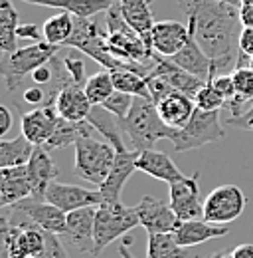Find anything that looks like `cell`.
<instances>
[{
  "label": "cell",
  "mask_w": 253,
  "mask_h": 258,
  "mask_svg": "<svg viewBox=\"0 0 253 258\" xmlns=\"http://www.w3.org/2000/svg\"><path fill=\"white\" fill-rule=\"evenodd\" d=\"M95 127L87 121H69V119H63L60 117L58 125L54 135L50 137V141L46 143L48 149H62V147H69V145H75L81 137H93Z\"/></svg>",
  "instance_id": "obj_27"
},
{
  "label": "cell",
  "mask_w": 253,
  "mask_h": 258,
  "mask_svg": "<svg viewBox=\"0 0 253 258\" xmlns=\"http://www.w3.org/2000/svg\"><path fill=\"white\" fill-rule=\"evenodd\" d=\"M58 121H60V115H58L56 105L34 107L22 115L20 131L34 145H46L50 141V137L54 135Z\"/></svg>",
  "instance_id": "obj_14"
},
{
  "label": "cell",
  "mask_w": 253,
  "mask_h": 258,
  "mask_svg": "<svg viewBox=\"0 0 253 258\" xmlns=\"http://www.w3.org/2000/svg\"><path fill=\"white\" fill-rule=\"evenodd\" d=\"M16 34H18V38L32 40V42H42V36H44V32H40V28L36 24H20Z\"/></svg>",
  "instance_id": "obj_41"
},
{
  "label": "cell",
  "mask_w": 253,
  "mask_h": 258,
  "mask_svg": "<svg viewBox=\"0 0 253 258\" xmlns=\"http://www.w3.org/2000/svg\"><path fill=\"white\" fill-rule=\"evenodd\" d=\"M153 2H157V0H149V4H153Z\"/></svg>",
  "instance_id": "obj_50"
},
{
  "label": "cell",
  "mask_w": 253,
  "mask_h": 258,
  "mask_svg": "<svg viewBox=\"0 0 253 258\" xmlns=\"http://www.w3.org/2000/svg\"><path fill=\"white\" fill-rule=\"evenodd\" d=\"M214 84H216V88L221 92V96L225 97V101H229V99H233L235 97V82H233V76L231 74H221V76H216L214 78Z\"/></svg>",
  "instance_id": "obj_39"
},
{
  "label": "cell",
  "mask_w": 253,
  "mask_h": 258,
  "mask_svg": "<svg viewBox=\"0 0 253 258\" xmlns=\"http://www.w3.org/2000/svg\"><path fill=\"white\" fill-rule=\"evenodd\" d=\"M133 101H135V96L125 94V92H115L113 96L103 103V107L109 109L111 113H115L117 117L125 119L126 115H129V111H131V107H133Z\"/></svg>",
  "instance_id": "obj_37"
},
{
  "label": "cell",
  "mask_w": 253,
  "mask_h": 258,
  "mask_svg": "<svg viewBox=\"0 0 253 258\" xmlns=\"http://www.w3.org/2000/svg\"><path fill=\"white\" fill-rule=\"evenodd\" d=\"M237 12H239V22H241V26H243V28H253V6L241 4V6L237 8Z\"/></svg>",
  "instance_id": "obj_43"
},
{
  "label": "cell",
  "mask_w": 253,
  "mask_h": 258,
  "mask_svg": "<svg viewBox=\"0 0 253 258\" xmlns=\"http://www.w3.org/2000/svg\"><path fill=\"white\" fill-rule=\"evenodd\" d=\"M137 157L139 151L137 149H125V151H117L115 163L105 179V183L99 187V191L103 193L105 201H121L123 187L126 185L129 177L137 171Z\"/></svg>",
  "instance_id": "obj_16"
},
{
  "label": "cell",
  "mask_w": 253,
  "mask_h": 258,
  "mask_svg": "<svg viewBox=\"0 0 253 258\" xmlns=\"http://www.w3.org/2000/svg\"><path fill=\"white\" fill-rule=\"evenodd\" d=\"M123 127L133 149L137 151L153 149L157 141L172 139L176 133V127H170L162 121L157 103L151 97L143 96H135L133 107L123 119Z\"/></svg>",
  "instance_id": "obj_2"
},
{
  "label": "cell",
  "mask_w": 253,
  "mask_h": 258,
  "mask_svg": "<svg viewBox=\"0 0 253 258\" xmlns=\"http://www.w3.org/2000/svg\"><path fill=\"white\" fill-rule=\"evenodd\" d=\"M237 44H239V52L253 58V28H241Z\"/></svg>",
  "instance_id": "obj_42"
},
{
  "label": "cell",
  "mask_w": 253,
  "mask_h": 258,
  "mask_svg": "<svg viewBox=\"0 0 253 258\" xmlns=\"http://www.w3.org/2000/svg\"><path fill=\"white\" fill-rule=\"evenodd\" d=\"M249 66H251V68H253V58H251V62H249Z\"/></svg>",
  "instance_id": "obj_51"
},
{
  "label": "cell",
  "mask_w": 253,
  "mask_h": 258,
  "mask_svg": "<svg viewBox=\"0 0 253 258\" xmlns=\"http://www.w3.org/2000/svg\"><path fill=\"white\" fill-rule=\"evenodd\" d=\"M172 62L178 64L180 68H184L190 74L198 76L200 80H208V76L212 74V60H210V56L202 50V46L196 42L194 36H190L188 44H186L176 56H172Z\"/></svg>",
  "instance_id": "obj_26"
},
{
  "label": "cell",
  "mask_w": 253,
  "mask_h": 258,
  "mask_svg": "<svg viewBox=\"0 0 253 258\" xmlns=\"http://www.w3.org/2000/svg\"><path fill=\"white\" fill-rule=\"evenodd\" d=\"M137 213H139V221L141 226L153 234V232H174L178 225L182 223L176 213L172 211L170 203H164L153 195H145L137 205Z\"/></svg>",
  "instance_id": "obj_11"
},
{
  "label": "cell",
  "mask_w": 253,
  "mask_h": 258,
  "mask_svg": "<svg viewBox=\"0 0 253 258\" xmlns=\"http://www.w3.org/2000/svg\"><path fill=\"white\" fill-rule=\"evenodd\" d=\"M105 40L109 52L123 60V62H135V64H151L155 58L153 46L141 38L129 24L125 22L121 14L119 0L111 4V8L105 10Z\"/></svg>",
  "instance_id": "obj_3"
},
{
  "label": "cell",
  "mask_w": 253,
  "mask_h": 258,
  "mask_svg": "<svg viewBox=\"0 0 253 258\" xmlns=\"http://www.w3.org/2000/svg\"><path fill=\"white\" fill-rule=\"evenodd\" d=\"M18 211H22L28 219L36 226L48 230V232H54V234H60L63 236L65 234V228H67V213H63L62 209H58L56 205L48 203L46 199L42 197H28L16 205Z\"/></svg>",
  "instance_id": "obj_12"
},
{
  "label": "cell",
  "mask_w": 253,
  "mask_h": 258,
  "mask_svg": "<svg viewBox=\"0 0 253 258\" xmlns=\"http://www.w3.org/2000/svg\"><path fill=\"white\" fill-rule=\"evenodd\" d=\"M225 123H229L231 127H235V129L253 131V103H251V107H247L243 113H239V115H231Z\"/></svg>",
  "instance_id": "obj_40"
},
{
  "label": "cell",
  "mask_w": 253,
  "mask_h": 258,
  "mask_svg": "<svg viewBox=\"0 0 253 258\" xmlns=\"http://www.w3.org/2000/svg\"><path fill=\"white\" fill-rule=\"evenodd\" d=\"M235 82V96L243 97L245 101H253V68L251 66H239L231 72Z\"/></svg>",
  "instance_id": "obj_36"
},
{
  "label": "cell",
  "mask_w": 253,
  "mask_h": 258,
  "mask_svg": "<svg viewBox=\"0 0 253 258\" xmlns=\"http://www.w3.org/2000/svg\"><path fill=\"white\" fill-rule=\"evenodd\" d=\"M227 232H229L227 225H214V223H208L204 219H196V221H182L178 228L174 230V238L180 246L192 248V246H198L202 242L221 238Z\"/></svg>",
  "instance_id": "obj_21"
},
{
  "label": "cell",
  "mask_w": 253,
  "mask_h": 258,
  "mask_svg": "<svg viewBox=\"0 0 253 258\" xmlns=\"http://www.w3.org/2000/svg\"><path fill=\"white\" fill-rule=\"evenodd\" d=\"M216 2H223V4H229V6H235V8H239V4H241V0H216Z\"/></svg>",
  "instance_id": "obj_47"
},
{
  "label": "cell",
  "mask_w": 253,
  "mask_h": 258,
  "mask_svg": "<svg viewBox=\"0 0 253 258\" xmlns=\"http://www.w3.org/2000/svg\"><path fill=\"white\" fill-rule=\"evenodd\" d=\"M18 12L12 6V0H0V50L14 52L18 38Z\"/></svg>",
  "instance_id": "obj_32"
},
{
  "label": "cell",
  "mask_w": 253,
  "mask_h": 258,
  "mask_svg": "<svg viewBox=\"0 0 253 258\" xmlns=\"http://www.w3.org/2000/svg\"><path fill=\"white\" fill-rule=\"evenodd\" d=\"M241 4H249V6H253V0H241ZM239 4V6H241Z\"/></svg>",
  "instance_id": "obj_48"
},
{
  "label": "cell",
  "mask_w": 253,
  "mask_h": 258,
  "mask_svg": "<svg viewBox=\"0 0 253 258\" xmlns=\"http://www.w3.org/2000/svg\"><path fill=\"white\" fill-rule=\"evenodd\" d=\"M73 26H75V16L71 12H60L52 18H48L44 22V42L54 44V46H65V42L71 38L73 34Z\"/></svg>",
  "instance_id": "obj_29"
},
{
  "label": "cell",
  "mask_w": 253,
  "mask_h": 258,
  "mask_svg": "<svg viewBox=\"0 0 253 258\" xmlns=\"http://www.w3.org/2000/svg\"><path fill=\"white\" fill-rule=\"evenodd\" d=\"M153 72L158 74L162 80H166L174 90L186 94V96L196 97V94L202 90V86L206 84V80H200L198 76L186 72L184 68H180L178 64L172 62V58H166V56H160L155 52V66H153Z\"/></svg>",
  "instance_id": "obj_18"
},
{
  "label": "cell",
  "mask_w": 253,
  "mask_h": 258,
  "mask_svg": "<svg viewBox=\"0 0 253 258\" xmlns=\"http://www.w3.org/2000/svg\"><path fill=\"white\" fill-rule=\"evenodd\" d=\"M131 242H133V236H131V234H126L125 238H123V242H121V248H119V254H121V258H135L133 254H131V250H129Z\"/></svg>",
  "instance_id": "obj_46"
},
{
  "label": "cell",
  "mask_w": 253,
  "mask_h": 258,
  "mask_svg": "<svg viewBox=\"0 0 253 258\" xmlns=\"http://www.w3.org/2000/svg\"><path fill=\"white\" fill-rule=\"evenodd\" d=\"M87 121L95 127L99 135H103L105 139H109V143L115 147V151H125V127H123V119L117 117L115 113H111L109 109H105L103 105H93V109L87 115Z\"/></svg>",
  "instance_id": "obj_24"
},
{
  "label": "cell",
  "mask_w": 253,
  "mask_h": 258,
  "mask_svg": "<svg viewBox=\"0 0 253 258\" xmlns=\"http://www.w3.org/2000/svg\"><path fill=\"white\" fill-rule=\"evenodd\" d=\"M119 6H121V14H123L126 24L151 44L155 20H153L149 0H119Z\"/></svg>",
  "instance_id": "obj_25"
},
{
  "label": "cell",
  "mask_w": 253,
  "mask_h": 258,
  "mask_svg": "<svg viewBox=\"0 0 253 258\" xmlns=\"http://www.w3.org/2000/svg\"><path fill=\"white\" fill-rule=\"evenodd\" d=\"M137 171H143V173L155 177L158 181H164V183H168V185H170V183H176V181H180V179L186 177L164 151H158V149H145V151H139V157H137Z\"/></svg>",
  "instance_id": "obj_19"
},
{
  "label": "cell",
  "mask_w": 253,
  "mask_h": 258,
  "mask_svg": "<svg viewBox=\"0 0 253 258\" xmlns=\"http://www.w3.org/2000/svg\"><path fill=\"white\" fill-rule=\"evenodd\" d=\"M95 213H97V207H83V209L67 213V228H65L63 238L71 246H75L79 252L93 254Z\"/></svg>",
  "instance_id": "obj_13"
},
{
  "label": "cell",
  "mask_w": 253,
  "mask_h": 258,
  "mask_svg": "<svg viewBox=\"0 0 253 258\" xmlns=\"http://www.w3.org/2000/svg\"><path fill=\"white\" fill-rule=\"evenodd\" d=\"M83 90H85V94H87L89 101H91L93 105H103L109 97L117 92V90H115V84H113L111 70L97 72L91 78H87Z\"/></svg>",
  "instance_id": "obj_34"
},
{
  "label": "cell",
  "mask_w": 253,
  "mask_h": 258,
  "mask_svg": "<svg viewBox=\"0 0 253 258\" xmlns=\"http://www.w3.org/2000/svg\"><path fill=\"white\" fill-rule=\"evenodd\" d=\"M221 258H235L233 254H221Z\"/></svg>",
  "instance_id": "obj_49"
},
{
  "label": "cell",
  "mask_w": 253,
  "mask_h": 258,
  "mask_svg": "<svg viewBox=\"0 0 253 258\" xmlns=\"http://www.w3.org/2000/svg\"><path fill=\"white\" fill-rule=\"evenodd\" d=\"M139 225L137 207H126L121 201H103L95 213L93 256H99L113 240L125 238Z\"/></svg>",
  "instance_id": "obj_4"
},
{
  "label": "cell",
  "mask_w": 253,
  "mask_h": 258,
  "mask_svg": "<svg viewBox=\"0 0 253 258\" xmlns=\"http://www.w3.org/2000/svg\"><path fill=\"white\" fill-rule=\"evenodd\" d=\"M247 205V199L237 185L216 187L204 201V221L214 225H229L237 221Z\"/></svg>",
  "instance_id": "obj_8"
},
{
  "label": "cell",
  "mask_w": 253,
  "mask_h": 258,
  "mask_svg": "<svg viewBox=\"0 0 253 258\" xmlns=\"http://www.w3.org/2000/svg\"><path fill=\"white\" fill-rule=\"evenodd\" d=\"M34 258H42V256H34Z\"/></svg>",
  "instance_id": "obj_52"
},
{
  "label": "cell",
  "mask_w": 253,
  "mask_h": 258,
  "mask_svg": "<svg viewBox=\"0 0 253 258\" xmlns=\"http://www.w3.org/2000/svg\"><path fill=\"white\" fill-rule=\"evenodd\" d=\"M73 147H75L73 173L95 187H101L115 163L117 155L115 147L95 137H81Z\"/></svg>",
  "instance_id": "obj_6"
},
{
  "label": "cell",
  "mask_w": 253,
  "mask_h": 258,
  "mask_svg": "<svg viewBox=\"0 0 253 258\" xmlns=\"http://www.w3.org/2000/svg\"><path fill=\"white\" fill-rule=\"evenodd\" d=\"M223 137H225V131L221 127L218 111H204L196 107L188 123L184 127L176 129L170 141L176 153H184L192 149H200L208 143H218Z\"/></svg>",
  "instance_id": "obj_7"
},
{
  "label": "cell",
  "mask_w": 253,
  "mask_h": 258,
  "mask_svg": "<svg viewBox=\"0 0 253 258\" xmlns=\"http://www.w3.org/2000/svg\"><path fill=\"white\" fill-rule=\"evenodd\" d=\"M34 143H30L24 135L6 141H0V169L2 167H18V165H26L30 161L32 153H34Z\"/></svg>",
  "instance_id": "obj_30"
},
{
  "label": "cell",
  "mask_w": 253,
  "mask_h": 258,
  "mask_svg": "<svg viewBox=\"0 0 253 258\" xmlns=\"http://www.w3.org/2000/svg\"><path fill=\"white\" fill-rule=\"evenodd\" d=\"M111 76H113V84H115L117 92H125V94H131V96L151 97L147 76H143L141 72H135V70H111Z\"/></svg>",
  "instance_id": "obj_33"
},
{
  "label": "cell",
  "mask_w": 253,
  "mask_h": 258,
  "mask_svg": "<svg viewBox=\"0 0 253 258\" xmlns=\"http://www.w3.org/2000/svg\"><path fill=\"white\" fill-rule=\"evenodd\" d=\"M198 179L200 173H194L192 177H184L168 185V193H170L168 203L180 221L204 219V201L200 197Z\"/></svg>",
  "instance_id": "obj_9"
},
{
  "label": "cell",
  "mask_w": 253,
  "mask_h": 258,
  "mask_svg": "<svg viewBox=\"0 0 253 258\" xmlns=\"http://www.w3.org/2000/svg\"><path fill=\"white\" fill-rule=\"evenodd\" d=\"M36 6H52V8H62L65 12H71L77 18H91L99 12H105L111 8L115 0H22Z\"/></svg>",
  "instance_id": "obj_28"
},
{
  "label": "cell",
  "mask_w": 253,
  "mask_h": 258,
  "mask_svg": "<svg viewBox=\"0 0 253 258\" xmlns=\"http://www.w3.org/2000/svg\"><path fill=\"white\" fill-rule=\"evenodd\" d=\"M58 52L60 46L48 42H36L26 48H16L14 52H2L0 74L4 76L8 90L18 92L24 86L26 78H30L32 72L40 66L48 64Z\"/></svg>",
  "instance_id": "obj_5"
},
{
  "label": "cell",
  "mask_w": 253,
  "mask_h": 258,
  "mask_svg": "<svg viewBox=\"0 0 253 258\" xmlns=\"http://www.w3.org/2000/svg\"><path fill=\"white\" fill-rule=\"evenodd\" d=\"M188 28L202 50L210 56L218 76L233 72L239 58V12L235 6L216 0H178Z\"/></svg>",
  "instance_id": "obj_1"
},
{
  "label": "cell",
  "mask_w": 253,
  "mask_h": 258,
  "mask_svg": "<svg viewBox=\"0 0 253 258\" xmlns=\"http://www.w3.org/2000/svg\"><path fill=\"white\" fill-rule=\"evenodd\" d=\"M34 195L26 165L2 167L0 169V205L12 207Z\"/></svg>",
  "instance_id": "obj_17"
},
{
  "label": "cell",
  "mask_w": 253,
  "mask_h": 258,
  "mask_svg": "<svg viewBox=\"0 0 253 258\" xmlns=\"http://www.w3.org/2000/svg\"><path fill=\"white\" fill-rule=\"evenodd\" d=\"M190 36L192 34L188 26L176 20H160V22H155V28L151 34V46L160 56L172 58L188 44Z\"/></svg>",
  "instance_id": "obj_15"
},
{
  "label": "cell",
  "mask_w": 253,
  "mask_h": 258,
  "mask_svg": "<svg viewBox=\"0 0 253 258\" xmlns=\"http://www.w3.org/2000/svg\"><path fill=\"white\" fill-rule=\"evenodd\" d=\"M10 127H12V113L6 105H0V137L6 135Z\"/></svg>",
  "instance_id": "obj_44"
},
{
  "label": "cell",
  "mask_w": 253,
  "mask_h": 258,
  "mask_svg": "<svg viewBox=\"0 0 253 258\" xmlns=\"http://www.w3.org/2000/svg\"><path fill=\"white\" fill-rule=\"evenodd\" d=\"M158 113L162 117V121L170 127H184L190 121L192 113L196 111V101L192 96H186L182 92H172L164 99H160L157 103Z\"/></svg>",
  "instance_id": "obj_23"
},
{
  "label": "cell",
  "mask_w": 253,
  "mask_h": 258,
  "mask_svg": "<svg viewBox=\"0 0 253 258\" xmlns=\"http://www.w3.org/2000/svg\"><path fill=\"white\" fill-rule=\"evenodd\" d=\"M26 167H28L34 197H42L44 199L46 189L50 187V183L56 181V177L60 173L54 159H52V155H50V151H48V147L46 145H36L30 161L26 163Z\"/></svg>",
  "instance_id": "obj_20"
},
{
  "label": "cell",
  "mask_w": 253,
  "mask_h": 258,
  "mask_svg": "<svg viewBox=\"0 0 253 258\" xmlns=\"http://www.w3.org/2000/svg\"><path fill=\"white\" fill-rule=\"evenodd\" d=\"M147 258H188V252L176 242L174 232H153L149 234Z\"/></svg>",
  "instance_id": "obj_31"
},
{
  "label": "cell",
  "mask_w": 253,
  "mask_h": 258,
  "mask_svg": "<svg viewBox=\"0 0 253 258\" xmlns=\"http://www.w3.org/2000/svg\"><path fill=\"white\" fill-rule=\"evenodd\" d=\"M235 258H253V244H239L231 252Z\"/></svg>",
  "instance_id": "obj_45"
},
{
  "label": "cell",
  "mask_w": 253,
  "mask_h": 258,
  "mask_svg": "<svg viewBox=\"0 0 253 258\" xmlns=\"http://www.w3.org/2000/svg\"><path fill=\"white\" fill-rule=\"evenodd\" d=\"M63 62L67 66L71 78L75 80V84H77V86H85L87 78H85V62H83V58H81V52L73 48V50L63 58Z\"/></svg>",
  "instance_id": "obj_38"
},
{
  "label": "cell",
  "mask_w": 253,
  "mask_h": 258,
  "mask_svg": "<svg viewBox=\"0 0 253 258\" xmlns=\"http://www.w3.org/2000/svg\"><path fill=\"white\" fill-rule=\"evenodd\" d=\"M44 199L48 203L56 205L58 209H62L63 213H71V211H77L83 207H99L105 201L99 189H85V187L67 185V183H60V181L50 183Z\"/></svg>",
  "instance_id": "obj_10"
},
{
  "label": "cell",
  "mask_w": 253,
  "mask_h": 258,
  "mask_svg": "<svg viewBox=\"0 0 253 258\" xmlns=\"http://www.w3.org/2000/svg\"><path fill=\"white\" fill-rule=\"evenodd\" d=\"M56 109H58V115L63 117V119L83 121V119H87L89 111L93 109V103L89 101V97L85 94L83 86L71 84V86L63 88L62 92L58 94Z\"/></svg>",
  "instance_id": "obj_22"
},
{
  "label": "cell",
  "mask_w": 253,
  "mask_h": 258,
  "mask_svg": "<svg viewBox=\"0 0 253 258\" xmlns=\"http://www.w3.org/2000/svg\"><path fill=\"white\" fill-rule=\"evenodd\" d=\"M216 76H218V72L212 68V74L208 76L206 84L202 86V90L194 97L196 107H200V109H204V111H220V107L227 105L225 97L221 96V92L216 88V84H214V78H216Z\"/></svg>",
  "instance_id": "obj_35"
}]
</instances>
